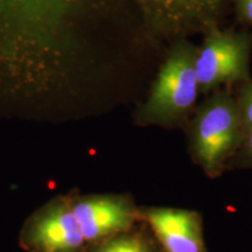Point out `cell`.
<instances>
[{
    "label": "cell",
    "instance_id": "7a4b0ae2",
    "mask_svg": "<svg viewBox=\"0 0 252 252\" xmlns=\"http://www.w3.org/2000/svg\"><path fill=\"white\" fill-rule=\"evenodd\" d=\"M190 149L196 161L216 173L243 140L238 106L229 89H217L198 106L189 125Z\"/></svg>",
    "mask_w": 252,
    "mask_h": 252
},
{
    "label": "cell",
    "instance_id": "8992f818",
    "mask_svg": "<svg viewBox=\"0 0 252 252\" xmlns=\"http://www.w3.org/2000/svg\"><path fill=\"white\" fill-rule=\"evenodd\" d=\"M147 222L166 252H206L197 214L181 209H152Z\"/></svg>",
    "mask_w": 252,
    "mask_h": 252
},
{
    "label": "cell",
    "instance_id": "30bf717a",
    "mask_svg": "<svg viewBox=\"0 0 252 252\" xmlns=\"http://www.w3.org/2000/svg\"><path fill=\"white\" fill-rule=\"evenodd\" d=\"M238 24L252 27V0H230Z\"/></svg>",
    "mask_w": 252,
    "mask_h": 252
},
{
    "label": "cell",
    "instance_id": "8fae6325",
    "mask_svg": "<svg viewBox=\"0 0 252 252\" xmlns=\"http://www.w3.org/2000/svg\"><path fill=\"white\" fill-rule=\"evenodd\" d=\"M43 0H8L9 4L14 5L21 11H28V9H34L33 7H36L37 4L42 2Z\"/></svg>",
    "mask_w": 252,
    "mask_h": 252
},
{
    "label": "cell",
    "instance_id": "52a82bcc",
    "mask_svg": "<svg viewBox=\"0 0 252 252\" xmlns=\"http://www.w3.org/2000/svg\"><path fill=\"white\" fill-rule=\"evenodd\" d=\"M31 243L42 252H74L84 244L71 207L53 208L31 229Z\"/></svg>",
    "mask_w": 252,
    "mask_h": 252
},
{
    "label": "cell",
    "instance_id": "ba28073f",
    "mask_svg": "<svg viewBox=\"0 0 252 252\" xmlns=\"http://www.w3.org/2000/svg\"><path fill=\"white\" fill-rule=\"evenodd\" d=\"M236 102L238 106L242 132L244 135L252 130V78L237 84Z\"/></svg>",
    "mask_w": 252,
    "mask_h": 252
},
{
    "label": "cell",
    "instance_id": "9c48e42d",
    "mask_svg": "<svg viewBox=\"0 0 252 252\" xmlns=\"http://www.w3.org/2000/svg\"><path fill=\"white\" fill-rule=\"evenodd\" d=\"M96 252H152V250L141 237L123 236L104 244Z\"/></svg>",
    "mask_w": 252,
    "mask_h": 252
},
{
    "label": "cell",
    "instance_id": "5b68a950",
    "mask_svg": "<svg viewBox=\"0 0 252 252\" xmlns=\"http://www.w3.org/2000/svg\"><path fill=\"white\" fill-rule=\"evenodd\" d=\"M84 241H97L130 228L134 219L132 207L118 197L83 198L71 206Z\"/></svg>",
    "mask_w": 252,
    "mask_h": 252
},
{
    "label": "cell",
    "instance_id": "3957f363",
    "mask_svg": "<svg viewBox=\"0 0 252 252\" xmlns=\"http://www.w3.org/2000/svg\"><path fill=\"white\" fill-rule=\"evenodd\" d=\"M202 36L195 55L200 94L250 80L252 31L215 27Z\"/></svg>",
    "mask_w": 252,
    "mask_h": 252
},
{
    "label": "cell",
    "instance_id": "277c9868",
    "mask_svg": "<svg viewBox=\"0 0 252 252\" xmlns=\"http://www.w3.org/2000/svg\"><path fill=\"white\" fill-rule=\"evenodd\" d=\"M151 20L161 36L173 42L203 34L222 23L230 0H144Z\"/></svg>",
    "mask_w": 252,
    "mask_h": 252
},
{
    "label": "cell",
    "instance_id": "7c38bea8",
    "mask_svg": "<svg viewBox=\"0 0 252 252\" xmlns=\"http://www.w3.org/2000/svg\"><path fill=\"white\" fill-rule=\"evenodd\" d=\"M241 145H243L244 153L252 159V130L244 135Z\"/></svg>",
    "mask_w": 252,
    "mask_h": 252
},
{
    "label": "cell",
    "instance_id": "6da1fadb",
    "mask_svg": "<svg viewBox=\"0 0 252 252\" xmlns=\"http://www.w3.org/2000/svg\"><path fill=\"white\" fill-rule=\"evenodd\" d=\"M197 46L189 39L173 42L145 103L143 117L163 125H180L193 111L200 94L195 71Z\"/></svg>",
    "mask_w": 252,
    "mask_h": 252
}]
</instances>
